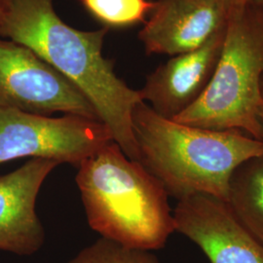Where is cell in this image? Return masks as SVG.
Returning a JSON list of instances; mask_svg holds the SVG:
<instances>
[{
	"mask_svg": "<svg viewBox=\"0 0 263 263\" xmlns=\"http://www.w3.org/2000/svg\"><path fill=\"white\" fill-rule=\"evenodd\" d=\"M108 29L68 26L57 14L54 0H0V36L31 49L76 85L125 155L140 162L132 116L142 100L103 56Z\"/></svg>",
	"mask_w": 263,
	"mask_h": 263,
	"instance_id": "6da1fadb",
	"label": "cell"
},
{
	"mask_svg": "<svg viewBox=\"0 0 263 263\" xmlns=\"http://www.w3.org/2000/svg\"><path fill=\"white\" fill-rule=\"evenodd\" d=\"M141 165L178 201L194 194L227 200L243 162L263 154V141L239 130H211L166 119L144 102L133 111Z\"/></svg>",
	"mask_w": 263,
	"mask_h": 263,
	"instance_id": "7a4b0ae2",
	"label": "cell"
},
{
	"mask_svg": "<svg viewBox=\"0 0 263 263\" xmlns=\"http://www.w3.org/2000/svg\"><path fill=\"white\" fill-rule=\"evenodd\" d=\"M77 170L76 184L91 229L133 249L153 252L165 247L176 231L169 195L141 162L111 141Z\"/></svg>",
	"mask_w": 263,
	"mask_h": 263,
	"instance_id": "3957f363",
	"label": "cell"
},
{
	"mask_svg": "<svg viewBox=\"0 0 263 263\" xmlns=\"http://www.w3.org/2000/svg\"><path fill=\"white\" fill-rule=\"evenodd\" d=\"M262 77L263 10L247 3L229 16L222 52L206 91L174 121L239 130L263 141L258 119Z\"/></svg>",
	"mask_w": 263,
	"mask_h": 263,
	"instance_id": "277c9868",
	"label": "cell"
},
{
	"mask_svg": "<svg viewBox=\"0 0 263 263\" xmlns=\"http://www.w3.org/2000/svg\"><path fill=\"white\" fill-rule=\"evenodd\" d=\"M111 141V132L100 120L72 114L52 117L0 109V164L30 157L78 168Z\"/></svg>",
	"mask_w": 263,
	"mask_h": 263,
	"instance_id": "5b68a950",
	"label": "cell"
},
{
	"mask_svg": "<svg viewBox=\"0 0 263 263\" xmlns=\"http://www.w3.org/2000/svg\"><path fill=\"white\" fill-rule=\"evenodd\" d=\"M0 109L44 116L72 114L100 120L76 85L31 49L0 39Z\"/></svg>",
	"mask_w": 263,
	"mask_h": 263,
	"instance_id": "8992f818",
	"label": "cell"
},
{
	"mask_svg": "<svg viewBox=\"0 0 263 263\" xmlns=\"http://www.w3.org/2000/svg\"><path fill=\"white\" fill-rule=\"evenodd\" d=\"M175 229L197 245L211 263H263V244L237 219L227 202L208 194L178 201Z\"/></svg>",
	"mask_w": 263,
	"mask_h": 263,
	"instance_id": "52a82bcc",
	"label": "cell"
},
{
	"mask_svg": "<svg viewBox=\"0 0 263 263\" xmlns=\"http://www.w3.org/2000/svg\"><path fill=\"white\" fill-rule=\"evenodd\" d=\"M228 19L221 0H156L139 39L146 55L177 56L203 46Z\"/></svg>",
	"mask_w": 263,
	"mask_h": 263,
	"instance_id": "ba28073f",
	"label": "cell"
},
{
	"mask_svg": "<svg viewBox=\"0 0 263 263\" xmlns=\"http://www.w3.org/2000/svg\"><path fill=\"white\" fill-rule=\"evenodd\" d=\"M227 26V25H226ZM226 27L203 46L173 56L148 74L139 90L142 102L160 116L174 120L204 94L215 74Z\"/></svg>",
	"mask_w": 263,
	"mask_h": 263,
	"instance_id": "9c48e42d",
	"label": "cell"
},
{
	"mask_svg": "<svg viewBox=\"0 0 263 263\" xmlns=\"http://www.w3.org/2000/svg\"><path fill=\"white\" fill-rule=\"evenodd\" d=\"M59 165L54 160L31 158L0 176V251L26 256L44 246L46 234L36 200L45 179Z\"/></svg>",
	"mask_w": 263,
	"mask_h": 263,
	"instance_id": "30bf717a",
	"label": "cell"
},
{
	"mask_svg": "<svg viewBox=\"0 0 263 263\" xmlns=\"http://www.w3.org/2000/svg\"><path fill=\"white\" fill-rule=\"evenodd\" d=\"M237 219L263 244V154L233 172L226 200Z\"/></svg>",
	"mask_w": 263,
	"mask_h": 263,
	"instance_id": "8fae6325",
	"label": "cell"
},
{
	"mask_svg": "<svg viewBox=\"0 0 263 263\" xmlns=\"http://www.w3.org/2000/svg\"><path fill=\"white\" fill-rule=\"evenodd\" d=\"M105 28H128L145 23L154 6L149 0H79Z\"/></svg>",
	"mask_w": 263,
	"mask_h": 263,
	"instance_id": "7c38bea8",
	"label": "cell"
},
{
	"mask_svg": "<svg viewBox=\"0 0 263 263\" xmlns=\"http://www.w3.org/2000/svg\"><path fill=\"white\" fill-rule=\"evenodd\" d=\"M67 263H160L151 251L133 249L100 237Z\"/></svg>",
	"mask_w": 263,
	"mask_h": 263,
	"instance_id": "4fadbf2b",
	"label": "cell"
},
{
	"mask_svg": "<svg viewBox=\"0 0 263 263\" xmlns=\"http://www.w3.org/2000/svg\"><path fill=\"white\" fill-rule=\"evenodd\" d=\"M226 9L229 12V16L235 12L236 10L244 7L247 4V0H221Z\"/></svg>",
	"mask_w": 263,
	"mask_h": 263,
	"instance_id": "5bb4252c",
	"label": "cell"
},
{
	"mask_svg": "<svg viewBox=\"0 0 263 263\" xmlns=\"http://www.w3.org/2000/svg\"><path fill=\"white\" fill-rule=\"evenodd\" d=\"M258 119L261 125L263 134V77L260 82V102H259V106H258Z\"/></svg>",
	"mask_w": 263,
	"mask_h": 263,
	"instance_id": "9a60e30c",
	"label": "cell"
},
{
	"mask_svg": "<svg viewBox=\"0 0 263 263\" xmlns=\"http://www.w3.org/2000/svg\"><path fill=\"white\" fill-rule=\"evenodd\" d=\"M247 3L256 8L263 10V0H247Z\"/></svg>",
	"mask_w": 263,
	"mask_h": 263,
	"instance_id": "2e32d148",
	"label": "cell"
}]
</instances>
